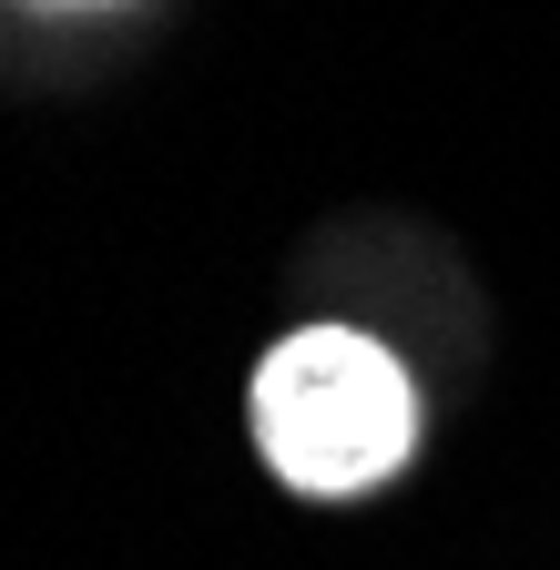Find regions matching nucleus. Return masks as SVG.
<instances>
[{
    "label": "nucleus",
    "mask_w": 560,
    "mask_h": 570,
    "mask_svg": "<svg viewBox=\"0 0 560 570\" xmlns=\"http://www.w3.org/2000/svg\"><path fill=\"white\" fill-rule=\"evenodd\" d=\"M417 449V387L367 326H296L255 367V459L296 499H367Z\"/></svg>",
    "instance_id": "f257e3e1"
},
{
    "label": "nucleus",
    "mask_w": 560,
    "mask_h": 570,
    "mask_svg": "<svg viewBox=\"0 0 560 570\" xmlns=\"http://www.w3.org/2000/svg\"><path fill=\"white\" fill-rule=\"evenodd\" d=\"M31 11H112V0H31Z\"/></svg>",
    "instance_id": "f03ea898"
}]
</instances>
